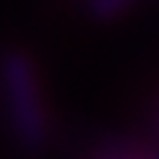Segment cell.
<instances>
[{"mask_svg":"<svg viewBox=\"0 0 159 159\" xmlns=\"http://www.w3.org/2000/svg\"><path fill=\"white\" fill-rule=\"evenodd\" d=\"M133 0H91V13L99 18H112L115 13L125 11Z\"/></svg>","mask_w":159,"mask_h":159,"instance_id":"obj_2","label":"cell"},{"mask_svg":"<svg viewBox=\"0 0 159 159\" xmlns=\"http://www.w3.org/2000/svg\"><path fill=\"white\" fill-rule=\"evenodd\" d=\"M0 97H3L5 123L26 154H39L50 143V110L42 91L39 70L29 52L5 50L0 55Z\"/></svg>","mask_w":159,"mask_h":159,"instance_id":"obj_1","label":"cell"}]
</instances>
